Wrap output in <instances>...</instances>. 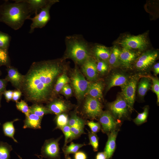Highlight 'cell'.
<instances>
[{
  "label": "cell",
  "instance_id": "1",
  "mask_svg": "<svg viewBox=\"0 0 159 159\" xmlns=\"http://www.w3.org/2000/svg\"><path fill=\"white\" fill-rule=\"evenodd\" d=\"M62 59L34 62L23 77L19 90L25 99L34 103L47 101L55 83L65 68Z\"/></svg>",
  "mask_w": 159,
  "mask_h": 159
},
{
  "label": "cell",
  "instance_id": "2",
  "mask_svg": "<svg viewBox=\"0 0 159 159\" xmlns=\"http://www.w3.org/2000/svg\"><path fill=\"white\" fill-rule=\"evenodd\" d=\"M6 0L0 6V22L14 30L20 28L32 15L28 4L23 0Z\"/></svg>",
  "mask_w": 159,
  "mask_h": 159
},
{
  "label": "cell",
  "instance_id": "3",
  "mask_svg": "<svg viewBox=\"0 0 159 159\" xmlns=\"http://www.w3.org/2000/svg\"><path fill=\"white\" fill-rule=\"evenodd\" d=\"M65 43V57L72 59L76 64L82 65L91 57L90 46L82 35L67 36Z\"/></svg>",
  "mask_w": 159,
  "mask_h": 159
},
{
  "label": "cell",
  "instance_id": "4",
  "mask_svg": "<svg viewBox=\"0 0 159 159\" xmlns=\"http://www.w3.org/2000/svg\"><path fill=\"white\" fill-rule=\"evenodd\" d=\"M71 82L77 99H82L86 94L91 82L88 81L77 68L71 74Z\"/></svg>",
  "mask_w": 159,
  "mask_h": 159
},
{
  "label": "cell",
  "instance_id": "5",
  "mask_svg": "<svg viewBox=\"0 0 159 159\" xmlns=\"http://www.w3.org/2000/svg\"><path fill=\"white\" fill-rule=\"evenodd\" d=\"M59 1L58 0H51L34 17L29 18V19L32 21L29 31L30 33H33L35 29L42 28L45 26L50 19L49 11L51 6Z\"/></svg>",
  "mask_w": 159,
  "mask_h": 159
},
{
  "label": "cell",
  "instance_id": "6",
  "mask_svg": "<svg viewBox=\"0 0 159 159\" xmlns=\"http://www.w3.org/2000/svg\"><path fill=\"white\" fill-rule=\"evenodd\" d=\"M141 77L139 74L133 76L121 87V96L127 102L131 110H132L135 102L137 84Z\"/></svg>",
  "mask_w": 159,
  "mask_h": 159
},
{
  "label": "cell",
  "instance_id": "7",
  "mask_svg": "<svg viewBox=\"0 0 159 159\" xmlns=\"http://www.w3.org/2000/svg\"><path fill=\"white\" fill-rule=\"evenodd\" d=\"M62 136L57 139L51 138L46 140L41 149L42 158L48 159H60V149L59 142Z\"/></svg>",
  "mask_w": 159,
  "mask_h": 159
},
{
  "label": "cell",
  "instance_id": "8",
  "mask_svg": "<svg viewBox=\"0 0 159 159\" xmlns=\"http://www.w3.org/2000/svg\"><path fill=\"white\" fill-rule=\"evenodd\" d=\"M109 111L115 118L118 119L127 117L131 111L126 101L121 96L116 100L107 104Z\"/></svg>",
  "mask_w": 159,
  "mask_h": 159
},
{
  "label": "cell",
  "instance_id": "9",
  "mask_svg": "<svg viewBox=\"0 0 159 159\" xmlns=\"http://www.w3.org/2000/svg\"><path fill=\"white\" fill-rule=\"evenodd\" d=\"M82 110L87 118L92 119L98 117L102 112V106L100 101L89 96L85 99Z\"/></svg>",
  "mask_w": 159,
  "mask_h": 159
},
{
  "label": "cell",
  "instance_id": "10",
  "mask_svg": "<svg viewBox=\"0 0 159 159\" xmlns=\"http://www.w3.org/2000/svg\"><path fill=\"white\" fill-rule=\"evenodd\" d=\"M98 117L99 123L103 132L109 134L115 130L118 122L109 110L102 111Z\"/></svg>",
  "mask_w": 159,
  "mask_h": 159
},
{
  "label": "cell",
  "instance_id": "11",
  "mask_svg": "<svg viewBox=\"0 0 159 159\" xmlns=\"http://www.w3.org/2000/svg\"><path fill=\"white\" fill-rule=\"evenodd\" d=\"M147 41L143 35L129 36L125 38L121 42V46L128 49H143L146 46Z\"/></svg>",
  "mask_w": 159,
  "mask_h": 159
},
{
  "label": "cell",
  "instance_id": "12",
  "mask_svg": "<svg viewBox=\"0 0 159 159\" xmlns=\"http://www.w3.org/2000/svg\"><path fill=\"white\" fill-rule=\"evenodd\" d=\"M158 56V53L155 52L145 53L137 59L135 64V67L140 71L146 70L152 65Z\"/></svg>",
  "mask_w": 159,
  "mask_h": 159
},
{
  "label": "cell",
  "instance_id": "13",
  "mask_svg": "<svg viewBox=\"0 0 159 159\" xmlns=\"http://www.w3.org/2000/svg\"><path fill=\"white\" fill-rule=\"evenodd\" d=\"M82 72L89 81L93 82L96 80L98 75L96 64L91 57L82 64Z\"/></svg>",
  "mask_w": 159,
  "mask_h": 159
},
{
  "label": "cell",
  "instance_id": "14",
  "mask_svg": "<svg viewBox=\"0 0 159 159\" xmlns=\"http://www.w3.org/2000/svg\"><path fill=\"white\" fill-rule=\"evenodd\" d=\"M7 74L5 79L10 82L12 85L18 90L20 89L23 77L15 67L10 65L7 67Z\"/></svg>",
  "mask_w": 159,
  "mask_h": 159
},
{
  "label": "cell",
  "instance_id": "15",
  "mask_svg": "<svg viewBox=\"0 0 159 159\" xmlns=\"http://www.w3.org/2000/svg\"><path fill=\"white\" fill-rule=\"evenodd\" d=\"M130 78L127 75L122 72L113 73L108 81L107 91L114 86H119L122 87L127 83Z\"/></svg>",
  "mask_w": 159,
  "mask_h": 159
},
{
  "label": "cell",
  "instance_id": "16",
  "mask_svg": "<svg viewBox=\"0 0 159 159\" xmlns=\"http://www.w3.org/2000/svg\"><path fill=\"white\" fill-rule=\"evenodd\" d=\"M51 113L56 115L65 113L70 108L71 106L65 101L61 100H55L50 102L46 107Z\"/></svg>",
  "mask_w": 159,
  "mask_h": 159
},
{
  "label": "cell",
  "instance_id": "17",
  "mask_svg": "<svg viewBox=\"0 0 159 159\" xmlns=\"http://www.w3.org/2000/svg\"><path fill=\"white\" fill-rule=\"evenodd\" d=\"M117 131L114 130L108 134V139L104 149L107 159L111 158L116 148V140Z\"/></svg>",
  "mask_w": 159,
  "mask_h": 159
},
{
  "label": "cell",
  "instance_id": "18",
  "mask_svg": "<svg viewBox=\"0 0 159 159\" xmlns=\"http://www.w3.org/2000/svg\"><path fill=\"white\" fill-rule=\"evenodd\" d=\"M103 87V84L101 81L91 83L86 94H87L89 96L100 101L103 98L102 91Z\"/></svg>",
  "mask_w": 159,
  "mask_h": 159
},
{
  "label": "cell",
  "instance_id": "19",
  "mask_svg": "<svg viewBox=\"0 0 159 159\" xmlns=\"http://www.w3.org/2000/svg\"><path fill=\"white\" fill-rule=\"evenodd\" d=\"M136 54L129 49L124 48L121 51L119 62L125 68H130L131 64L136 58Z\"/></svg>",
  "mask_w": 159,
  "mask_h": 159
},
{
  "label": "cell",
  "instance_id": "20",
  "mask_svg": "<svg viewBox=\"0 0 159 159\" xmlns=\"http://www.w3.org/2000/svg\"><path fill=\"white\" fill-rule=\"evenodd\" d=\"M42 118L34 114L30 113L28 116H26L24 121V125L23 128H29L34 129H41Z\"/></svg>",
  "mask_w": 159,
  "mask_h": 159
},
{
  "label": "cell",
  "instance_id": "21",
  "mask_svg": "<svg viewBox=\"0 0 159 159\" xmlns=\"http://www.w3.org/2000/svg\"><path fill=\"white\" fill-rule=\"evenodd\" d=\"M28 5L32 14H37L51 0H23Z\"/></svg>",
  "mask_w": 159,
  "mask_h": 159
},
{
  "label": "cell",
  "instance_id": "22",
  "mask_svg": "<svg viewBox=\"0 0 159 159\" xmlns=\"http://www.w3.org/2000/svg\"><path fill=\"white\" fill-rule=\"evenodd\" d=\"M93 48L92 52L96 58L104 61L108 60L110 53L108 48L101 45H96Z\"/></svg>",
  "mask_w": 159,
  "mask_h": 159
},
{
  "label": "cell",
  "instance_id": "23",
  "mask_svg": "<svg viewBox=\"0 0 159 159\" xmlns=\"http://www.w3.org/2000/svg\"><path fill=\"white\" fill-rule=\"evenodd\" d=\"M152 82L149 77L143 76L139 82L138 89V93L141 97H143L151 87Z\"/></svg>",
  "mask_w": 159,
  "mask_h": 159
},
{
  "label": "cell",
  "instance_id": "24",
  "mask_svg": "<svg viewBox=\"0 0 159 159\" xmlns=\"http://www.w3.org/2000/svg\"><path fill=\"white\" fill-rule=\"evenodd\" d=\"M19 120L16 119L11 121H8L4 123L3 125V129L5 136L11 138L16 143L18 142L14 138L15 129L14 125V123Z\"/></svg>",
  "mask_w": 159,
  "mask_h": 159
},
{
  "label": "cell",
  "instance_id": "25",
  "mask_svg": "<svg viewBox=\"0 0 159 159\" xmlns=\"http://www.w3.org/2000/svg\"><path fill=\"white\" fill-rule=\"evenodd\" d=\"M70 82V79L65 73L60 75L57 78L55 84L53 93L57 94L61 91L63 87Z\"/></svg>",
  "mask_w": 159,
  "mask_h": 159
},
{
  "label": "cell",
  "instance_id": "26",
  "mask_svg": "<svg viewBox=\"0 0 159 159\" xmlns=\"http://www.w3.org/2000/svg\"><path fill=\"white\" fill-rule=\"evenodd\" d=\"M29 107L30 113L34 114L42 118L45 115L51 113L46 107L40 104L34 103Z\"/></svg>",
  "mask_w": 159,
  "mask_h": 159
},
{
  "label": "cell",
  "instance_id": "27",
  "mask_svg": "<svg viewBox=\"0 0 159 159\" xmlns=\"http://www.w3.org/2000/svg\"><path fill=\"white\" fill-rule=\"evenodd\" d=\"M13 150L12 146L7 143L0 142V159H10V152Z\"/></svg>",
  "mask_w": 159,
  "mask_h": 159
},
{
  "label": "cell",
  "instance_id": "28",
  "mask_svg": "<svg viewBox=\"0 0 159 159\" xmlns=\"http://www.w3.org/2000/svg\"><path fill=\"white\" fill-rule=\"evenodd\" d=\"M86 124V122L78 116L76 113L72 114L69 119L68 125L70 127H82L84 128Z\"/></svg>",
  "mask_w": 159,
  "mask_h": 159
},
{
  "label": "cell",
  "instance_id": "29",
  "mask_svg": "<svg viewBox=\"0 0 159 159\" xmlns=\"http://www.w3.org/2000/svg\"><path fill=\"white\" fill-rule=\"evenodd\" d=\"M85 145V144L76 143L72 142L69 145L64 147L62 150L65 156H66L70 154H75L80 148Z\"/></svg>",
  "mask_w": 159,
  "mask_h": 159
},
{
  "label": "cell",
  "instance_id": "30",
  "mask_svg": "<svg viewBox=\"0 0 159 159\" xmlns=\"http://www.w3.org/2000/svg\"><path fill=\"white\" fill-rule=\"evenodd\" d=\"M69 120L68 115L65 113L57 115L55 118L56 125L55 129H61L63 127L68 125Z\"/></svg>",
  "mask_w": 159,
  "mask_h": 159
},
{
  "label": "cell",
  "instance_id": "31",
  "mask_svg": "<svg viewBox=\"0 0 159 159\" xmlns=\"http://www.w3.org/2000/svg\"><path fill=\"white\" fill-rule=\"evenodd\" d=\"M120 52L121 51L117 47H115L113 49L108 59L109 63L111 66L113 67L118 66Z\"/></svg>",
  "mask_w": 159,
  "mask_h": 159
},
{
  "label": "cell",
  "instance_id": "32",
  "mask_svg": "<svg viewBox=\"0 0 159 159\" xmlns=\"http://www.w3.org/2000/svg\"><path fill=\"white\" fill-rule=\"evenodd\" d=\"M11 39L9 34L0 31V48L8 50Z\"/></svg>",
  "mask_w": 159,
  "mask_h": 159
},
{
  "label": "cell",
  "instance_id": "33",
  "mask_svg": "<svg viewBox=\"0 0 159 159\" xmlns=\"http://www.w3.org/2000/svg\"><path fill=\"white\" fill-rule=\"evenodd\" d=\"M60 130L63 132L65 137L64 147L67 146L68 143L75 139L71 130L70 127L68 125L63 127Z\"/></svg>",
  "mask_w": 159,
  "mask_h": 159
},
{
  "label": "cell",
  "instance_id": "34",
  "mask_svg": "<svg viewBox=\"0 0 159 159\" xmlns=\"http://www.w3.org/2000/svg\"><path fill=\"white\" fill-rule=\"evenodd\" d=\"M0 65L10 66L8 50L0 48Z\"/></svg>",
  "mask_w": 159,
  "mask_h": 159
},
{
  "label": "cell",
  "instance_id": "35",
  "mask_svg": "<svg viewBox=\"0 0 159 159\" xmlns=\"http://www.w3.org/2000/svg\"><path fill=\"white\" fill-rule=\"evenodd\" d=\"M149 111L147 106L144 107L143 112L138 113L136 118L134 120V122L137 125H140L145 122L147 119Z\"/></svg>",
  "mask_w": 159,
  "mask_h": 159
},
{
  "label": "cell",
  "instance_id": "36",
  "mask_svg": "<svg viewBox=\"0 0 159 159\" xmlns=\"http://www.w3.org/2000/svg\"><path fill=\"white\" fill-rule=\"evenodd\" d=\"M89 144L92 146L94 151L98 150L99 146L98 138L96 134L91 131H88Z\"/></svg>",
  "mask_w": 159,
  "mask_h": 159
},
{
  "label": "cell",
  "instance_id": "37",
  "mask_svg": "<svg viewBox=\"0 0 159 159\" xmlns=\"http://www.w3.org/2000/svg\"><path fill=\"white\" fill-rule=\"evenodd\" d=\"M16 107L18 110L21 111L25 115V116H28L30 114L29 107L24 101L21 100L20 102H17Z\"/></svg>",
  "mask_w": 159,
  "mask_h": 159
},
{
  "label": "cell",
  "instance_id": "38",
  "mask_svg": "<svg viewBox=\"0 0 159 159\" xmlns=\"http://www.w3.org/2000/svg\"><path fill=\"white\" fill-rule=\"evenodd\" d=\"M152 80L151 88L152 91L156 95L157 97V103L159 102V80L155 77L148 76Z\"/></svg>",
  "mask_w": 159,
  "mask_h": 159
},
{
  "label": "cell",
  "instance_id": "39",
  "mask_svg": "<svg viewBox=\"0 0 159 159\" xmlns=\"http://www.w3.org/2000/svg\"><path fill=\"white\" fill-rule=\"evenodd\" d=\"M96 68L98 72L104 74L108 70V67L105 61H100L96 64Z\"/></svg>",
  "mask_w": 159,
  "mask_h": 159
},
{
  "label": "cell",
  "instance_id": "40",
  "mask_svg": "<svg viewBox=\"0 0 159 159\" xmlns=\"http://www.w3.org/2000/svg\"><path fill=\"white\" fill-rule=\"evenodd\" d=\"M86 124L89 126L92 132L96 133L99 132L101 127L99 122H95L93 121H88Z\"/></svg>",
  "mask_w": 159,
  "mask_h": 159
},
{
  "label": "cell",
  "instance_id": "41",
  "mask_svg": "<svg viewBox=\"0 0 159 159\" xmlns=\"http://www.w3.org/2000/svg\"><path fill=\"white\" fill-rule=\"evenodd\" d=\"M71 130L74 135L75 139L80 136L82 134L85 133L84 128L82 127H71Z\"/></svg>",
  "mask_w": 159,
  "mask_h": 159
},
{
  "label": "cell",
  "instance_id": "42",
  "mask_svg": "<svg viewBox=\"0 0 159 159\" xmlns=\"http://www.w3.org/2000/svg\"><path fill=\"white\" fill-rule=\"evenodd\" d=\"M61 91L64 95L67 97L71 96L72 94V88L68 84L63 87Z\"/></svg>",
  "mask_w": 159,
  "mask_h": 159
},
{
  "label": "cell",
  "instance_id": "43",
  "mask_svg": "<svg viewBox=\"0 0 159 159\" xmlns=\"http://www.w3.org/2000/svg\"><path fill=\"white\" fill-rule=\"evenodd\" d=\"M13 91L11 90H6L3 93L7 102L12 100Z\"/></svg>",
  "mask_w": 159,
  "mask_h": 159
},
{
  "label": "cell",
  "instance_id": "44",
  "mask_svg": "<svg viewBox=\"0 0 159 159\" xmlns=\"http://www.w3.org/2000/svg\"><path fill=\"white\" fill-rule=\"evenodd\" d=\"M21 94L22 92L19 90L13 91L12 100L16 102L21 97Z\"/></svg>",
  "mask_w": 159,
  "mask_h": 159
},
{
  "label": "cell",
  "instance_id": "45",
  "mask_svg": "<svg viewBox=\"0 0 159 159\" xmlns=\"http://www.w3.org/2000/svg\"><path fill=\"white\" fill-rule=\"evenodd\" d=\"M7 81L5 79H0V93L3 94L6 90Z\"/></svg>",
  "mask_w": 159,
  "mask_h": 159
},
{
  "label": "cell",
  "instance_id": "46",
  "mask_svg": "<svg viewBox=\"0 0 159 159\" xmlns=\"http://www.w3.org/2000/svg\"><path fill=\"white\" fill-rule=\"evenodd\" d=\"M74 159H87V156L82 151H77L74 155Z\"/></svg>",
  "mask_w": 159,
  "mask_h": 159
},
{
  "label": "cell",
  "instance_id": "47",
  "mask_svg": "<svg viewBox=\"0 0 159 159\" xmlns=\"http://www.w3.org/2000/svg\"><path fill=\"white\" fill-rule=\"evenodd\" d=\"M96 159H107L106 155L104 152L98 153L96 156Z\"/></svg>",
  "mask_w": 159,
  "mask_h": 159
},
{
  "label": "cell",
  "instance_id": "48",
  "mask_svg": "<svg viewBox=\"0 0 159 159\" xmlns=\"http://www.w3.org/2000/svg\"><path fill=\"white\" fill-rule=\"evenodd\" d=\"M154 73L155 75H157L159 73V63L155 64L153 67Z\"/></svg>",
  "mask_w": 159,
  "mask_h": 159
},
{
  "label": "cell",
  "instance_id": "49",
  "mask_svg": "<svg viewBox=\"0 0 159 159\" xmlns=\"http://www.w3.org/2000/svg\"><path fill=\"white\" fill-rule=\"evenodd\" d=\"M36 155L37 157L38 158L40 159H43V158L40 155Z\"/></svg>",
  "mask_w": 159,
  "mask_h": 159
},
{
  "label": "cell",
  "instance_id": "50",
  "mask_svg": "<svg viewBox=\"0 0 159 159\" xmlns=\"http://www.w3.org/2000/svg\"><path fill=\"white\" fill-rule=\"evenodd\" d=\"M65 159H72L69 155L65 156Z\"/></svg>",
  "mask_w": 159,
  "mask_h": 159
},
{
  "label": "cell",
  "instance_id": "51",
  "mask_svg": "<svg viewBox=\"0 0 159 159\" xmlns=\"http://www.w3.org/2000/svg\"><path fill=\"white\" fill-rule=\"evenodd\" d=\"M2 95V94L0 93V107H1V99Z\"/></svg>",
  "mask_w": 159,
  "mask_h": 159
},
{
  "label": "cell",
  "instance_id": "52",
  "mask_svg": "<svg viewBox=\"0 0 159 159\" xmlns=\"http://www.w3.org/2000/svg\"><path fill=\"white\" fill-rule=\"evenodd\" d=\"M17 156H18V157H19V159H22V158L19 155H17V154H16Z\"/></svg>",
  "mask_w": 159,
  "mask_h": 159
},
{
  "label": "cell",
  "instance_id": "53",
  "mask_svg": "<svg viewBox=\"0 0 159 159\" xmlns=\"http://www.w3.org/2000/svg\"><path fill=\"white\" fill-rule=\"evenodd\" d=\"M1 71L0 70V75H1Z\"/></svg>",
  "mask_w": 159,
  "mask_h": 159
}]
</instances>
